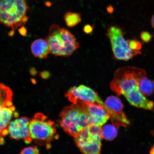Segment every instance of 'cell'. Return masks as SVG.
<instances>
[{
    "instance_id": "cell-1",
    "label": "cell",
    "mask_w": 154,
    "mask_h": 154,
    "mask_svg": "<svg viewBox=\"0 0 154 154\" xmlns=\"http://www.w3.org/2000/svg\"><path fill=\"white\" fill-rule=\"evenodd\" d=\"M59 123L65 132L74 138L91 125L87 111L80 103L65 107L60 115Z\"/></svg>"
},
{
    "instance_id": "cell-2",
    "label": "cell",
    "mask_w": 154,
    "mask_h": 154,
    "mask_svg": "<svg viewBox=\"0 0 154 154\" xmlns=\"http://www.w3.org/2000/svg\"><path fill=\"white\" fill-rule=\"evenodd\" d=\"M46 40L50 53L56 56H69L80 48V44L74 35L57 24L53 25L50 28Z\"/></svg>"
},
{
    "instance_id": "cell-3",
    "label": "cell",
    "mask_w": 154,
    "mask_h": 154,
    "mask_svg": "<svg viewBox=\"0 0 154 154\" xmlns=\"http://www.w3.org/2000/svg\"><path fill=\"white\" fill-rule=\"evenodd\" d=\"M29 10L27 0H0V23L16 30L28 22Z\"/></svg>"
},
{
    "instance_id": "cell-4",
    "label": "cell",
    "mask_w": 154,
    "mask_h": 154,
    "mask_svg": "<svg viewBox=\"0 0 154 154\" xmlns=\"http://www.w3.org/2000/svg\"><path fill=\"white\" fill-rule=\"evenodd\" d=\"M146 76L147 73L143 69L134 66L121 67L115 71L110 87L117 95H124L138 87L140 79Z\"/></svg>"
},
{
    "instance_id": "cell-5",
    "label": "cell",
    "mask_w": 154,
    "mask_h": 154,
    "mask_svg": "<svg viewBox=\"0 0 154 154\" xmlns=\"http://www.w3.org/2000/svg\"><path fill=\"white\" fill-rule=\"evenodd\" d=\"M29 129L32 141L38 145L51 147V142L57 135L56 125L46 115L41 113L34 115L30 120Z\"/></svg>"
},
{
    "instance_id": "cell-6",
    "label": "cell",
    "mask_w": 154,
    "mask_h": 154,
    "mask_svg": "<svg viewBox=\"0 0 154 154\" xmlns=\"http://www.w3.org/2000/svg\"><path fill=\"white\" fill-rule=\"evenodd\" d=\"M107 35L111 42L115 58L117 60L128 61L136 55L141 54L140 51L131 49L130 40L125 39L124 32L120 27L112 25L107 31Z\"/></svg>"
},
{
    "instance_id": "cell-7",
    "label": "cell",
    "mask_w": 154,
    "mask_h": 154,
    "mask_svg": "<svg viewBox=\"0 0 154 154\" xmlns=\"http://www.w3.org/2000/svg\"><path fill=\"white\" fill-rule=\"evenodd\" d=\"M103 138L101 126L91 125L81 131L75 141L84 154H100Z\"/></svg>"
},
{
    "instance_id": "cell-8",
    "label": "cell",
    "mask_w": 154,
    "mask_h": 154,
    "mask_svg": "<svg viewBox=\"0 0 154 154\" xmlns=\"http://www.w3.org/2000/svg\"><path fill=\"white\" fill-rule=\"evenodd\" d=\"M65 97L73 104L78 102L98 103L104 106V103L95 91L85 85L74 86L70 88L65 94Z\"/></svg>"
},
{
    "instance_id": "cell-9",
    "label": "cell",
    "mask_w": 154,
    "mask_h": 154,
    "mask_svg": "<svg viewBox=\"0 0 154 154\" xmlns=\"http://www.w3.org/2000/svg\"><path fill=\"white\" fill-rule=\"evenodd\" d=\"M104 105L113 124L117 127H126L130 125V121L122 111L123 105L119 98L114 96H109L106 99Z\"/></svg>"
},
{
    "instance_id": "cell-10",
    "label": "cell",
    "mask_w": 154,
    "mask_h": 154,
    "mask_svg": "<svg viewBox=\"0 0 154 154\" xmlns=\"http://www.w3.org/2000/svg\"><path fill=\"white\" fill-rule=\"evenodd\" d=\"M30 120L27 117H18L11 121L8 128L10 137L15 140H24L27 144L32 143L29 129Z\"/></svg>"
},
{
    "instance_id": "cell-11",
    "label": "cell",
    "mask_w": 154,
    "mask_h": 154,
    "mask_svg": "<svg viewBox=\"0 0 154 154\" xmlns=\"http://www.w3.org/2000/svg\"><path fill=\"white\" fill-rule=\"evenodd\" d=\"M78 103H81L85 107L90 116L91 125L101 127L110 118L104 106L100 104L82 101Z\"/></svg>"
},
{
    "instance_id": "cell-12",
    "label": "cell",
    "mask_w": 154,
    "mask_h": 154,
    "mask_svg": "<svg viewBox=\"0 0 154 154\" xmlns=\"http://www.w3.org/2000/svg\"><path fill=\"white\" fill-rule=\"evenodd\" d=\"M124 96L130 104L134 107L147 110H154L153 102L148 99L138 87L127 92Z\"/></svg>"
},
{
    "instance_id": "cell-13",
    "label": "cell",
    "mask_w": 154,
    "mask_h": 154,
    "mask_svg": "<svg viewBox=\"0 0 154 154\" xmlns=\"http://www.w3.org/2000/svg\"><path fill=\"white\" fill-rule=\"evenodd\" d=\"M19 114L15 111L13 105L0 108V135L5 137L8 134V128L13 117H18Z\"/></svg>"
},
{
    "instance_id": "cell-14",
    "label": "cell",
    "mask_w": 154,
    "mask_h": 154,
    "mask_svg": "<svg viewBox=\"0 0 154 154\" xmlns=\"http://www.w3.org/2000/svg\"><path fill=\"white\" fill-rule=\"evenodd\" d=\"M31 49L32 54L40 59L46 58L51 53L47 40L42 38L36 39L32 42Z\"/></svg>"
},
{
    "instance_id": "cell-15",
    "label": "cell",
    "mask_w": 154,
    "mask_h": 154,
    "mask_svg": "<svg viewBox=\"0 0 154 154\" xmlns=\"http://www.w3.org/2000/svg\"><path fill=\"white\" fill-rule=\"evenodd\" d=\"M138 86L140 91L146 96H151L154 93V81L148 79L147 76L140 79Z\"/></svg>"
},
{
    "instance_id": "cell-16",
    "label": "cell",
    "mask_w": 154,
    "mask_h": 154,
    "mask_svg": "<svg viewBox=\"0 0 154 154\" xmlns=\"http://www.w3.org/2000/svg\"><path fill=\"white\" fill-rule=\"evenodd\" d=\"M13 92L9 87L0 83V108L13 105Z\"/></svg>"
},
{
    "instance_id": "cell-17",
    "label": "cell",
    "mask_w": 154,
    "mask_h": 154,
    "mask_svg": "<svg viewBox=\"0 0 154 154\" xmlns=\"http://www.w3.org/2000/svg\"><path fill=\"white\" fill-rule=\"evenodd\" d=\"M117 127L114 124H107L102 128L103 138L106 140H112L116 137L117 134Z\"/></svg>"
},
{
    "instance_id": "cell-18",
    "label": "cell",
    "mask_w": 154,
    "mask_h": 154,
    "mask_svg": "<svg viewBox=\"0 0 154 154\" xmlns=\"http://www.w3.org/2000/svg\"><path fill=\"white\" fill-rule=\"evenodd\" d=\"M64 20L67 26L74 27L81 22V15L79 13L67 12L64 15Z\"/></svg>"
},
{
    "instance_id": "cell-19",
    "label": "cell",
    "mask_w": 154,
    "mask_h": 154,
    "mask_svg": "<svg viewBox=\"0 0 154 154\" xmlns=\"http://www.w3.org/2000/svg\"><path fill=\"white\" fill-rule=\"evenodd\" d=\"M19 154H40L39 149L36 146H29L24 148Z\"/></svg>"
},
{
    "instance_id": "cell-20",
    "label": "cell",
    "mask_w": 154,
    "mask_h": 154,
    "mask_svg": "<svg viewBox=\"0 0 154 154\" xmlns=\"http://www.w3.org/2000/svg\"><path fill=\"white\" fill-rule=\"evenodd\" d=\"M129 44L131 49L134 51H140V50L141 49V44L137 40H130Z\"/></svg>"
},
{
    "instance_id": "cell-21",
    "label": "cell",
    "mask_w": 154,
    "mask_h": 154,
    "mask_svg": "<svg viewBox=\"0 0 154 154\" xmlns=\"http://www.w3.org/2000/svg\"><path fill=\"white\" fill-rule=\"evenodd\" d=\"M140 38L143 41L146 43H149L152 38V36L149 32H142L140 34Z\"/></svg>"
},
{
    "instance_id": "cell-22",
    "label": "cell",
    "mask_w": 154,
    "mask_h": 154,
    "mask_svg": "<svg viewBox=\"0 0 154 154\" xmlns=\"http://www.w3.org/2000/svg\"><path fill=\"white\" fill-rule=\"evenodd\" d=\"M93 29V28L89 25H86L84 28V32L87 34L91 33Z\"/></svg>"
},
{
    "instance_id": "cell-23",
    "label": "cell",
    "mask_w": 154,
    "mask_h": 154,
    "mask_svg": "<svg viewBox=\"0 0 154 154\" xmlns=\"http://www.w3.org/2000/svg\"><path fill=\"white\" fill-rule=\"evenodd\" d=\"M19 32H20V33L23 35H24L26 34V28L24 27V26H23L19 30Z\"/></svg>"
},
{
    "instance_id": "cell-24",
    "label": "cell",
    "mask_w": 154,
    "mask_h": 154,
    "mask_svg": "<svg viewBox=\"0 0 154 154\" xmlns=\"http://www.w3.org/2000/svg\"><path fill=\"white\" fill-rule=\"evenodd\" d=\"M5 143V140L3 137L0 135V146L3 145Z\"/></svg>"
},
{
    "instance_id": "cell-25",
    "label": "cell",
    "mask_w": 154,
    "mask_h": 154,
    "mask_svg": "<svg viewBox=\"0 0 154 154\" xmlns=\"http://www.w3.org/2000/svg\"><path fill=\"white\" fill-rule=\"evenodd\" d=\"M151 23L152 26L154 29V15L152 17L151 20Z\"/></svg>"
},
{
    "instance_id": "cell-26",
    "label": "cell",
    "mask_w": 154,
    "mask_h": 154,
    "mask_svg": "<svg viewBox=\"0 0 154 154\" xmlns=\"http://www.w3.org/2000/svg\"><path fill=\"white\" fill-rule=\"evenodd\" d=\"M149 154H154V145L150 150Z\"/></svg>"
}]
</instances>
